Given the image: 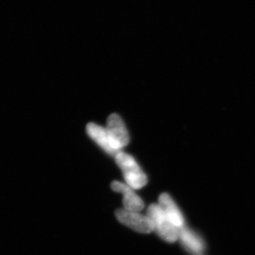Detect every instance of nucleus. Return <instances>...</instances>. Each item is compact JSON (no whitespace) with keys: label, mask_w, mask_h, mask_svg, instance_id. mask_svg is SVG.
Instances as JSON below:
<instances>
[{"label":"nucleus","mask_w":255,"mask_h":255,"mask_svg":"<svg viewBox=\"0 0 255 255\" xmlns=\"http://www.w3.org/2000/svg\"><path fill=\"white\" fill-rule=\"evenodd\" d=\"M87 132L89 136L95 140L107 153L115 157L118 155L119 152L114 150L107 128L95 123H90L87 126Z\"/></svg>","instance_id":"obj_8"},{"label":"nucleus","mask_w":255,"mask_h":255,"mask_svg":"<svg viewBox=\"0 0 255 255\" xmlns=\"http://www.w3.org/2000/svg\"><path fill=\"white\" fill-rule=\"evenodd\" d=\"M107 130L114 150H121L129 142V135L123 120L117 114H111L107 120Z\"/></svg>","instance_id":"obj_4"},{"label":"nucleus","mask_w":255,"mask_h":255,"mask_svg":"<svg viewBox=\"0 0 255 255\" xmlns=\"http://www.w3.org/2000/svg\"><path fill=\"white\" fill-rule=\"evenodd\" d=\"M182 246L191 254L200 255L205 249V244L202 238L186 226L179 228V237Z\"/></svg>","instance_id":"obj_6"},{"label":"nucleus","mask_w":255,"mask_h":255,"mask_svg":"<svg viewBox=\"0 0 255 255\" xmlns=\"http://www.w3.org/2000/svg\"><path fill=\"white\" fill-rule=\"evenodd\" d=\"M116 217L119 222L140 233H150L153 226L148 216L140 214L136 211H128L125 209L117 210Z\"/></svg>","instance_id":"obj_3"},{"label":"nucleus","mask_w":255,"mask_h":255,"mask_svg":"<svg viewBox=\"0 0 255 255\" xmlns=\"http://www.w3.org/2000/svg\"><path fill=\"white\" fill-rule=\"evenodd\" d=\"M155 231L162 240L168 243H174L179 237V228L176 227L164 214L158 204H151L147 211Z\"/></svg>","instance_id":"obj_1"},{"label":"nucleus","mask_w":255,"mask_h":255,"mask_svg":"<svg viewBox=\"0 0 255 255\" xmlns=\"http://www.w3.org/2000/svg\"><path fill=\"white\" fill-rule=\"evenodd\" d=\"M112 188L116 192L123 194L124 209L136 212H140L144 209L145 204L141 198L139 197L135 194L134 189L127 184L114 181L112 183Z\"/></svg>","instance_id":"obj_5"},{"label":"nucleus","mask_w":255,"mask_h":255,"mask_svg":"<svg viewBox=\"0 0 255 255\" xmlns=\"http://www.w3.org/2000/svg\"><path fill=\"white\" fill-rule=\"evenodd\" d=\"M115 158L116 162L123 172L127 185L133 189H140L146 185L147 177L131 155L121 152Z\"/></svg>","instance_id":"obj_2"},{"label":"nucleus","mask_w":255,"mask_h":255,"mask_svg":"<svg viewBox=\"0 0 255 255\" xmlns=\"http://www.w3.org/2000/svg\"><path fill=\"white\" fill-rule=\"evenodd\" d=\"M158 205L167 219L178 228L184 226V216L180 210L168 194L164 193L159 197Z\"/></svg>","instance_id":"obj_7"}]
</instances>
